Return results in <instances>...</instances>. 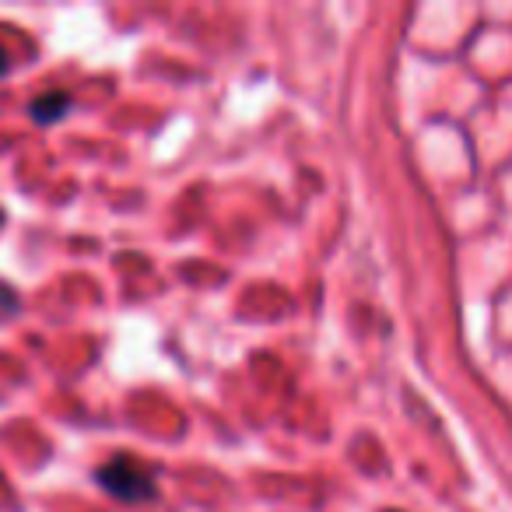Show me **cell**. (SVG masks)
Returning a JSON list of instances; mask_svg holds the SVG:
<instances>
[{"instance_id": "7a4b0ae2", "label": "cell", "mask_w": 512, "mask_h": 512, "mask_svg": "<svg viewBox=\"0 0 512 512\" xmlns=\"http://www.w3.org/2000/svg\"><path fill=\"white\" fill-rule=\"evenodd\" d=\"M32 120L39 123V127H50V123H60L67 113H71V92H60V88H53V92L39 95L36 102L29 106Z\"/></svg>"}, {"instance_id": "3957f363", "label": "cell", "mask_w": 512, "mask_h": 512, "mask_svg": "<svg viewBox=\"0 0 512 512\" xmlns=\"http://www.w3.org/2000/svg\"><path fill=\"white\" fill-rule=\"evenodd\" d=\"M8 53H4V46H0V74H8Z\"/></svg>"}, {"instance_id": "6da1fadb", "label": "cell", "mask_w": 512, "mask_h": 512, "mask_svg": "<svg viewBox=\"0 0 512 512\" xmlns=\"http://www.w3.org/2000/svg\"><path fill=\"white\" fill-rule=\"evenodd\" d=\"M95 481H99V488L109 491L116 502H127V505L155 502L158 498V481H155V474H151V467L127 453L109 456V460L95 470Z\"/></svg>"}]
</instances>
